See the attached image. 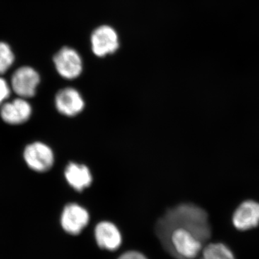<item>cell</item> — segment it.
Instances as JSON below:
<instances>
[{
	"instance_id": "7",
	"label": "cell",
	"mask_w": 259,
	"mask_h": 259,
	"mask_svg": "<svg viewBox=\"0 0 259 259\" xmlns=\"http://www.w3.org/2000/svg\"><path fill=\"white\" fill-rule=\"evenodd\" d=\"M92 49L99 57L113 54L119 48L117 32L108 25H102L95 29L92 34Z\"/></svg>"
},
{
	"instance_id": "10",
	"label": "cell",
	"mask_w": 259,
	"mask_h": 259,
	"mask_svg": "<svg viewBox=\"0 0 259 259\" xmlns=\"http://www.w3.org/2000/svg\"><path fill=\"white\" fill-rule=\"evenodd\" d=\"M95 238L97 245L104 250L114 251L122 244L120 230L114 223L109 221L99 223L95 228Z\"/></svg>"
},
{
	"instance_id": "6",
	"label": "cell",
	"mask_w": 259,
	"mask_h": 259,
	"mask_svg": "<svg viewBox=\"0 0 259 259\" xmlns=\"http://www.w3.org/2000/svg\"><path fill=\"white\" fill-rule=\"evenodd\" d=\"M0 107V117L8 125H22L28 122L32 116V106L27 99L18 97L5 102Z\"/></svg>"
},
{
	"instance_id": "9",
	"label": "cell",
	"mask_w": 259,
	"mask_h": 259,
	"mask_svg": "<svg viewBox=\"0 0 259 259\" xmlns=\"http://www.w3.org/2000/svg\"><path fill=\"white\" fill-rule=\"evenodd\" d=\"M232 221L238 231H248L256 228L259 225V203L255 201H245L235 211Z\"/></svg>"
},
{
	"instance_id": "5",
	"label": "cell",
	"mask_w": 259,
	"mask_h": 259,
	"mask_svg": "<svg viewBox=\"0 0 259 259\" xmlns=\"http://www.w3.org/2000/svg\"><path fill=\"white\" fill-rule=\"evenodd\" d=\"M90 214L82 206L70 203L65 206L61 215V226L68 234L77 236L88 226Z\"/></svg>"
},
{
	"instance_id": "15",
	"label": "cell",
	"mask_w": 259,
	"mask_h": 259,
	"mask_svg": "<svg viewBox=\"0 0 259 259\" xmlns=\"http://www.w3.org/2000/svg\"><path fill=\"white\" fill-rule=\"evenodd\" d=\"M117 259H148L146 255L136 250H130L121 255Z\"/></svg>"
},
{
	"instance_id": "13",
	"label": "cell",
	"mask_w": 259,
	"mask_h": 259,
	"mask_svg": "<svg viewBox=\"0 0 259 259\" xmlns=\"http://www.w3.org/2000/svg\"><path fill=\"white\" fill-rule=\"evenodd\" d=\"M15 54L7 42H0V74H5L13 66Z\"/></svg>"
},
{
	"instance_id": "2",
	"label": "cell",
	"mask_w": 259,
	"mask_h": 259,
	"mask_svg": "<svg viewBox=\"0 0 259 259\" xmlns=\"http://www.w3.org/2000/svg\"><path fill=\"white\" fill-rule=\"evenodd\" d=\"M23 158L28 168L37 173L49 171L55 162L52 148L41 141H35L25 146Z\"/></svg>"
},
{
	"instance_id": "4",
	"label": "cell",
	"mask_w": 259,
	"mask_h": 259,
	"mask_svg": "<svg viewBox=\"0 0 259 259\" xmlns=\"http://www.w3.org/2000/svg\"><path fill=\"white\" fill-rule=\"evenodd\" d=\"M54 66L63 78L74 79L82 71V60L77 51L70 47H63L54 55Z\"/></svg>"
},
{
	"instance_id": "8",
	"label": "cell",
	"mask_w": 259,
	"mask_h": 259,
	"mask_svg": "<svg viewBox=\"0 0 259 259\" xmlns=\"http://www.w3.org/2000/svg\"><path fill=\"white\" fill-rule=\"evenodd\" d=\"M55 106L57 111L61 115L74 117L82 111L84 101L76 89L66 88L56 93Z\"/></svg>"
},
{
	"instance_id": "3",
	"label": "cell",
	"mask_w": 259,
	"mask_h": 259,
	"mask_svg": "<svg viewBox=\"0 0 259 259\" xmlns=\"http://www.w3.org/2000/svg\"><path fill=\"white\" fill-rule=\"evenodd\" d=\"M40 82V74L36 70L25 66L18 68L13 73L10 87L18 97L28 100L36 95Z\"/></svg>"
},
{
	"instance_id": "14",
	"label": "cell",
	"mask_w": 259,
	"mask_h": 259,
	"mask_svg": "<svg viewBox=\"0 0 259 259\" xmlns=\"http://www.w3.org/2000/svg\"><path fill=\"white\" fill-rule=\"evenodd\" d=\"M11 87L8 81L0 77V106L7 102L11 93Z\"/></svg>"
},
{
	"instance_id": "11",
	"label": "cell",
	"mask_w": 259,
	"mask_h": 259,
	"mask_svg": "<svg viewBox=\"0 0 259 259\" xmlns=\"http://www.w3.org/2000/svg\"><path fill=\"white\" fill-rule=\"evenodd\" d=\"M64 177L68 184L78 192L84 190L93 182V176L88 167L74 162L66 166Z\"/></svg>"
},
{
	"instance_id": "12",
	"label": "cell",
	"mask_w": 259,
	"mask_h": 259,
	"mask_svg": "<svg viewBox=\"0 0 259 259\" xmlns=\"http://www.w3.org/2000/svg\"><path fill=\"white\" fill-rule=\"evenodd\" d=\"M201 253L200 259H236L229 247L222 243H209Z\"/></svg>"
},
{
	"instance_id": "1",
	"label": "cell",
	"mask_w": 259,
	"mask_h": 259,
	"mask_svg": "<svg viewBox=\"0 0 259 259\" xmlns=\"http://www.w3.org/2000/svg\"><path fill=\"white\" fill-rule=\"evenodd\" d=\"M165 249L177 259H196L211 236L207 213L194 204H181L167 210L156 226Z\"/></svg>"
}]
</instances>
